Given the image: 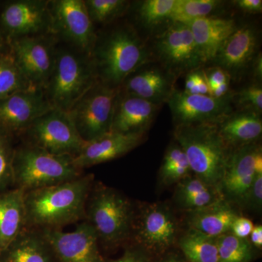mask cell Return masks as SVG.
<instances>
[{"label": "cell", "instance_id": "46", "mask_svg": "<svg viewBox=\"0 0 262 262\" xmlns=\"http://www.w3.org/2000/svg\"><path fill=\"white\" fill-rule=\"evenodd\" d=\"M200 75H201V72H195V71L188 74L187 77H186L184 92H190L191 90L195 86L196 82H198Z\"/></svg>", "mask_w": 262, "mask_h": 262}, {"label": "cell", "instance_id": "14", "mask_svg": "<svg viewBox=\"0 0 262 262\" xmlns=\"http://www.w3.org/2000/svg\"><path fill=\"white\" fill-rule=\"evenodd\" d=\"M53 250L57 262H106L100 252L96 232L89 222L77 225L75 230H41Z\"/></svg>", "mask_w": 262, "mask_h": 262}, {"label": "cell", "instance_id": "23", "mask_svg": "<svg viewBox=\"0 0 262 262\" xmlns=\"http://www.w3.org/2000/svg\"><path fill=\"white\" fill-rule=\"evenodd\" d=\"M257 48V35L252 27L237 28L224 43L214 61L230 72L244 70L252 60Z\"/></svg>", "mask_w": 262, "mask_h": 262}, {"label": "cell", "instance_id": "1", "mask_svg": "<svg viewBox=\"0 0 262 262\" xmlns=\"http://www.w3.org/2000/svg\"><path fill=\"white\" fill-rule=\"evenodd\" d=\"M94 176L79 178L24 194L27 227L61 229L85 219V208Z\"/></svg>", "mask_w": 262, "mask_h": 262}, {"label": "cell", "instance_id": "25", "mask_svg": "<svg viewBox=\"0 0 262 262\" xmlns=\"http://www.w3.org/2000/svg\"><path fill=\"white\" fill-rule=\"evenodd\" d=\"M0 262H57L49 243L39 229L26 227L0 254Z\"/></svg>", "mask_w": 262, "mask_h": 262}, {"label": "cell", "instance_id": "4", "mask_svg": "<svg viewBox=\"0 0 262 262\" xmlns=\"http://www.w3.org/2000/svg\"><path fill=\"white\" fill-rule=\"evenodd\" d=\"M74 156L52 154L32 144L15 149L13 184L24 192L51 187L82 176Z\"/></svg>", "mask_w": 262, "mask_h": 262}, {"label": "cell", "instance_id": "8", "mask_svg": "<svg viewBox=\"0 0 262 262\" xmlns=\"http://www.w3.org/2000/svg\"><path fill=\"white\" fill-rule=\"evenodd\" d=\"M119 96V88L98 81L68 112L84 142L111 132Z\"/></svg>", "mask_w": 262, "mask_h": 262}, {"label": "cell", "instance_id": "48", "mask_svg": "<svg viewBox=\"0 0 262 262\" xmlns=\"http://www.w3.org/2000/svg\"><path fill=\"white\" fill-rule=\"evenodd\" d=\"M10 51L8 41L0 31V56Z\"/></svg>", "mask_w": 262, "mask_h": 262}, {"label": "cell", "instance_id": "41", "mask_svg": "<svg viewBox=\"0 0 262 262\" xmlns=\"http://www.w3.org/2000/svg\"><path fill=\"white\" fill-rule=\"evenodd\" d=\"M235 3L246 13H259L262 11L261 0H237Z\"/></svg>", "mask_w": 262, "mask_h": 262}, {"label": "cell", "instance_id": "24", "mask_svg": "<svg viewBox=\"0 0 262 262\" xmlns=\"http://www.w3.org/2000/svg\"><path fill=\"white\" fill-rule=\"evenodd\" d=\"M24 194L18 188L0 193V254L27 227Z\"/></svg>", "mask_w": 262, "mask_h": 262}, {"label": "cell", "instance_id": "42", "mask_svg": "<svg viewBox=\"0 0 262 262\" xmlns=\"http://www.w3.org/2000/svg\"><path fill=\"white\" fill-rule=\"evenodd\" d=\"M190 94L208 95L210 94L209 85L204 75V72H201L199 79L194 88L191 90L190 92L187 93Z\"/></svg>", "mask_w": 262, "mask_h": 262}, {"label": "cell", "instance_id": "20", "mask_svg": "<svg viewBox=\"0 0 262 262\" xmlns=\"http://www.w3.org/2000/svg\"><path fill=\"white\" fill-rule=\"evenodd\" d=\"M194 37L202 63L214 61L221 48L237 29L232 19L205 17L187 24Z\"/></svg>", "mask_w": 262, "mask_h": 262}, {"label": "cell", "instance_id": "5", "mask_svg": "<svg viewBox=\"0 0 262 262\" xmlns=\"http://www.w3.org/2000/svg\"><path fill=\"white\" fill-rule=\"evenodd\" d=\"M94 51L92 61L100 82L113 88L124 83L149 58L147 50L139 37L124 27L110 33Z\"/></svg>", "mask_w": 262, "mask_h": 262}, {"label": "cell", "instance_id": "15", "mask_svg": "<svg viewBox=\"0 0 262 262\" xmlns=\"http://www.w3.org/2000/svg\"><path fill=\"white\" fill-rule=\"evenodd\" d=\"M53 108L44 90L29 89L0 99V127L10 135L24 133Z\"/></svg>", "mask_w": 262, "mask_h": 262}, {"label": "cell", "instance_id": "32", "mask_svg": "<svg viewBox=\"0 0 262 262\" xmlns=\"http://www.w3.org/2000/svg\"><path fill=\"white\" fill-rule=\"evenodd\" d=\"M221 3L217 0H177L170 20L173 23L187 24L193 20L208 17Z\"/></svg>", "mask_w": 262, "mask_h": 262}, {"label": "cell", "instance_id": "40", "mask_svg": "<svg viewBox=\"0 0 262 262\" xmlns=\"http://www.w3.org/2000/svg\"><path fill=\"white\" fill-rule=\"evenodd\" d=\"M204 72L210 90L225 82H229L230 75L222 67H215Z\"/></svg>", "mask_w": 262, "mask_h": 262}, {"label": "cell", "instance_id": "16", "mask_svg": "<svg viewBox=\"0 0 262 262\" xmlns=\"http://www.w3.org/2000/svg\"><path fill=\"white\" fill-rule=\"evenodd\" d=\"M156 51L164 64L173 72L192 71L203 63L187 24L173 23L158 38Z\"/></svg>", "mask_w": 262, "mask_h": 262}, {"label": "cell", "instance_id": "36", "mask_svg": "<svg viewBox=\"0 0 262 262\" xmlns=\"http://www.w3.org/2000/svg\"><path fill=\"white\" fill-rule=\"evenodd\" d=\"M232 101L237 104L244 111H252L261 115L262 110V89L259 85H251L241 90V91L232 96Z\"/></svg>", "mask_w": 262, "mask_h": 262}, {"label": "cell", "instance_id": "45", "mask_svg": "<svg viewBox=\"0 0 262 262\" xmlns=\"http://www.w3.org/2000/svg\"><path fill=\"white\" fill-rule=\"evenodd\" d=\"M155 262H188L183 255L173 253L171 251L163 255L161 257L158 258Z\"/></svg>", "mask_w": 262, "mask_h": 262}, {"label": "cell", "instance_id": "26", "mask_svg": "<svg viewBox=\"0 0 262 262\" xmlns=\"http://www.w3.org/2000/svg\"><path fill=\"white\" fill-rule=\"evenodd\" d=\"M127 94L160 105L166 102L172 89L170 79L159 69L150 68L133 73L125 81Z\"/></svg>", "mask_w": 262, "mask_h": 262}, {"label": "cell", "instance_id": "6", "mask_svg": "<svg viewBox=\"0 0 262 262\" xmlns=\"http://www.w3.org/2000/svg\"><path fill=\"white\" fill-rule=\"evenodd\" d=\"M84 53L57 51L54 70L45 89L53 108L69 112L98 82L93 61Z\"/></svg>", "mask_w": 262, "mask_h": 262}, {"label": "cell", "instance_id": "19", "mask_svg": "<svg viewBox=\"0 0 262 262\" xmlns=\"http://www.w3.org/2000/svg\"><path fill=\"white\" fill-rule=\"evenodd\" d=\"M160 105L125 94L117 99L111 132L122 134H145L154 121Z\"/></svg>", "mask_w": 262, "mask_h": 262}, {"label": "cell", "instance_id": "12", "mask_svg": "<svg viewBox=\"0 0 262 262\" xmlns=\"http://www.w3.org/2000/svg\"><path fill=\"white\" fill-rule=\"evenodd\" d=\"M50 10L52 33L59 34L84 54L91 55L96 46V35L84 1H51Z\"/></svg>", "mask_w": 262, "mask_h": 262}, {"label": "cell", "instance_id": "9", "mask_svg": "<svg viewBox=\"0 0 262 262\" xmlns=\"http://www.w3.org/2000/svg\"><path fill=\"white\" fill-rule=\"evenodd\" d=\"M24 133L32 145L52 154L75 157L85 144L68 112L53 108L37 119Z\"/></svg>", "mask_w": 262, "mask_h": 262}, {"label": "cell", "instance_id": "28", "mask_svg": "<svg viewBox=\"0 0 262 262\" xmlns=\"http://www.w3.org/2000/svg\"><path fill=\"white\" fill-rule=\"evenodd\" d=\"M177 246L188 262H218L217 237L188 228L181 234Z\"/></svg>", "mask_w": 262, "mask_h": 262}, {"label": "cell", "instance_id": "21", "mask_svg": "<svg viewBox=\"0 0 262 262\" xmlns=\"http://www.w3.org/2000/svg\"><path fill=\"white\" fill-rule=\"evenodd\" d=\"M185 213L188 228L213 237L229 233L234 221L241 215L235 206L225 199Z\"/></svg>", "mask_w": 262, "mask_h": 262}, {"label": "cell", "instance_id": "37", "mask_svg": "<svg viewBox=\"0 0 262 262\" xmlns=\"http://www.w3.org/2000/svg\"><path fill=\"white\" fill-rule=\"evenodd\" d=\"M262 206V174L256 175L241 207L259 212Z\"/></svg>", "mask_w": 262, "mask_h": 262}, {"label": "cell", "instance_id": "22", "mask_svg": "<svg viewBox=\"0 0 262 262\" xmlns=\"http://www.w3.org/2000/svg\"><path fill=\"white\" fill-rule=\"evenodd\" d=\"M221 137L231 150L255 144L261 137V115L241 110L231 113L216 123Z\"/></svg>", "mask_w": 262, "mask_h": 262}, {"label": "cell", "instance_id": "17", "mask_svg": "<svg viewBox=\"0 0 262 262\" xmlns=\"http://www.w3.org/2000/svg\"><path fill=\"white\" fill-rule=\"evenodd\" d=\"M258 147L256 144L241 146L229 156L220 189L226 201L234 206L241 207L256 177L254 159Z\"/></svg>", "mask_w": 262, "mask_h": 262}, {"label": "cell", "instance_id": "3", "mask_svg": "<svg viewBox=\"0 0 262 262\" xmlns=\"http://www.w3.org/2000/svg\"><path fill=\"white\" fill-rule=\"evenodd\" d=\"M174 138L184 150L192 173L220 188L232 150L221 137L216 123L176 126Z\"/></svg>", "mask_w": 262, "mask_h": 262}, {"label": "cell", "instance_id": "39", "mask_svg": "<svg viewBox=\"0 0 262 262\" xmlns=\"http://www.w3.org/2000/svg\"><path fill=\"white\" fill-rule=\"evenodd\" d=\"M253 227L252 221L241 215L234 221L229 233L239 238L248 239Z\"/></svg>", "mask_w": 262, "mask_h": 262}, {"label": "cell", "instance_id": "38", "mask_svg": "<svg viewBox=\"0 0 262 262\" xmlns=\"http://www.w3.org/2000/svg\"><path fill=\"white\" fill-rule=\"evenodd\" d=\"M106 262H155L154 258L140 246L133 244L125 250L120 257Z\"/></svg>", "mask_w": 262, "mask_h": 262}, {"label": "cell", "instance_id": "29", "mask_svg": "<svg viewBox=\"0 0 262 262\" xmlns=\"http://www.w3.org/2000/svg\"><path fill=\"white\" fill-rule=\"evenodd\" d=\"M192 174L184 150L178 143L170 144L164 156L159 171L160 183L165 187L178 184Z\"/></svg>", "mask_w": 262, "mask_h": 262}, {"label": "cell", "instance_id": "10", "mask_svg": "<svg viewBox=\"0 0 262 262\" xmlns=\"http://www.w3.org/2000/svg\"><path fill=\"white\" fill-rule=\"evenodd\" d=\"M48 35L8 41L10 53L33 89L47 87L54 70L57 50Z\"/></svg>", "mask_w": 262, "mask_h": 262}, {"label": "cell", "instance_id": "30", "mask_svg": "<svg viewBox=\"0 0 262 262\" xmlns=\"http://www.w3.org/2000/svg\"><path fill=\"white\" fill-rule=\"evenodd\" d=\"M32 89L10 51L0 56V99Z\"/></svg>", "mask_w": 262, "mask_h": 262}, {"label": "cell", "instance_id": "44", "mask_svg": "<svg viewBox=\"0 0 262 262\" xmlns=\"http://www.w3.org/2000/svg\"><path fill=\"white\" fill-rule=\"evenodd\" d=\"M229 82H225L216 86L210 90L209 96L213 98H220L225 97L227 94H229Z\"/></svg>", "mask_w": 262, "mask_h": 262}, {"label": "cell", "instance_id": "34", "mask_svg": "<svg viewBox=\"0 0 262 262\" xmlns=\"http://www.w3.org/2000/svg\"><path fill=\"white\" fill-rule=\"evenodd\" d=\"M177 0H146L141 2L138 15L146 27H155L165 20H170Z\"/></svg>", "mask_w": 262, "mask_h": 262}, {"label": "cell", "instance_id": "33", "mask_svg": "<svg viewBox=\"0 0 262 262\" xmlns=\"http://www.w3.org/2000/svg\"><path fill=\"white\" fill-rule=\"evenodd\" d=\"M84 4L93 23L107 24L125 13L128 2L125 0H86Z\"/></svg>", "mask_w": 262, "mask_h": 262}, {"label": "cell", "instance_id": "18", "mask_svg": "<svg viewBox=\"0 0 262 262\" xmlns=\"http://www.w3.org/2000/svg\"><path fill=\"white\" fill-rule=\"evenodd\" d=\"M145 134H122L110 132L86 142L74 157L77 168L83 170L98 164L111 161L126 155L144 141Z\"/></svg>", "mask_w": 262, "mask_h": 262}, {"label": "cell", "instance_id": "2", "mask_svg": "<svg viewBox=\"0 0 262 262\" xmlns=\"http://www.w3.org/2000/svg\"><path fill=\"white\" fill-rule=\"evenodd\" d=\"M135 214V207L126 196L103 184H94L84 220L92 226L99 244L113 249L130 241Z\"/></svg>", "mask_w": 262, "mask_h": 262}, {"label": "cell", "instance_id": "43", "mask_svg": "<svg viewBox=\"0 0 262 262\" xmlns=\"http://www.w3.org/2000/svg\"><path fill=\"white\" fill-rule=\"evenodd\" d=\"M250 243L253 248L261 249L262 248V226H254L249 236Z\"/></svg>", "mask_w": 262, "mask_h": 262}, {"label": "cell", "instance_id": "35", "mask_svg": "<svg viewBox=\"0 0 262 262\" xmlns=\"http://www.w3.org/2000/svg\"><path fill=\"white\" fill-rule=\"evenodd\" d=\"M12 136L0 127V193L13 184V160L15 149Z\"/></svg>", "mask_w": 262, "mask_h": 262}, {"label": "cell", "instance_id": "31", "mask_svg": "<svg viewBox=\"0 0 262 262\" xmlns=\"http://www.w3.org/2000/svg\"><path fill=\"white\" fill-rule=\"evenodd\" d=\"M218 262H251L254 249L248 239L239 238L227 233L217 237Z\"/></svg>", "mask_w": 262, "mask_h": 262}, {"label": "cell", "instance_id": "13", "mask_svg": "<svg viewBox=\"0 0 262 262\" xmlns=\"http://www.w3.org/2000/svg\"><path fill=\"white\" fill-rule=\"evenodd\" d=\"M232 96L223 98L208 95L190 94L173 90L166 102L171 112L176 126L200 123H218L232 113Z\"/></svg>", "mask_w": 262, "mask_h": 262}, {"label": "cell", "instance_id": "11", "mask_svg": "<svg viewBox=\"0 0 262 262\" xmlns=\"http://www.w3.org/2000/svg\"><path fill=\"white\" fill-rule=\"evenodd\" d=\"M0 31L8 42L49 35L52 33L50 1L18 0L7 3L0 13Z\"/></svg>", "mask_w": 262, "mask_h": 262}, {"label": "cell", "instance_id": "47", "mask_svg": "<svg viewBox=\"0 0 262 262\" xmlns=\"http://www.w3.org/2000/svg\"><path fill=\"white\" fill-rule=\"evenodd\" d=\"M254 73L255 75L258 77L259 80H261L262 76V59L261 54H258L255 59L254 63Z\"/></svg>", "mask_w": 262, "mask_h": 262}, {"label": "cell", "instance_id": "7", "mask_svg": "<svg viewBox=\"0 0 262 262\" xmlns=\"http://www.w3.org/2000/svg\"><path fill=\"white\" fill-rule=\"evenodd\" d=\"M180 235L178 218L168 203H146L136 209L131 239L155 261L171 251Z\"/></svg>", "mask_w": 262, "mask_h": 262}, {"label": "cell", "instance_id": "27", "mask_svg": "<svg viewBox=\"0 0 262 262\" xmlns=\"http://www.w3.org/2000/svg\"><path fill=\"white\" fill-rule=\"evenodd\" d=\"M223 199L220 188L195 177L186 179L176 186L173 194L176 206L184 212L201 209Z\"/></svg>", "mask_w": 262, "mask_h": 262}]
</instances>
